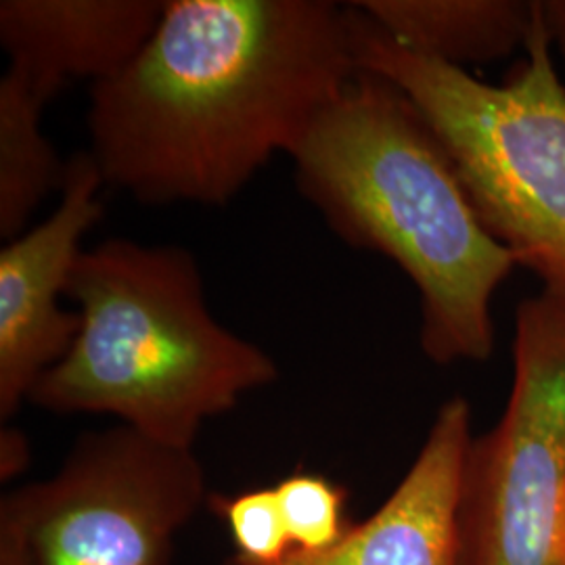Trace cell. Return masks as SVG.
I'll list each match as a JSON object with an SVG mask.
<instances>
[{"instance_id": "8fae6325", "label": "cell", "mask_w": 565, "mask_h": 565, "mask_svg": "<svg viewBox=\"0 0 565 565\" xmlns=\"http://www.w3.org/2000/svg\"><path fill=\"white\" fill-rule=\"evenodd\" d=\"M60 88L9 65L0 78V237L11 242L28 231L41 203L63 189V162L42 130L46 105Z\"/></svg>"}, {"instance_id": "7c38bea8", "label": "cell", "mask_w": 565, "mask_h": 565, "mask_svg": "<svg viewBox=\"0 0 565 565\" xmlns=\"http://www.w3.org/2000/svg\"><path fill=\"white\" fill-rule=\"evenodd\" d=\"M294 551L321 553L348 532L345 488L319 473H291L275 484Z\"/></svg>"}, {"instance_id": "8992f818", "label": "cell", "mask_w": 565, "mask_h": 565, "mask_svg": "<svg viewBox=\"0 0 565 565\" xmlns=\"http://www.w3.org/2000/svg\"><path fill=\"white\" fill-rule=\"evenodd\" d=\"M2 499L34 565H168L210 494L195 450L118 424L82 436L51 478Z\"/></svg>"}, {"instance_id": "5bb4252c", "label": "cell", "mask_w": 565, "mask_h": 565, "mask_svg": "<svg viewBox=\"0 0 565 565\" xmlns=\"http://www.w3.org/2000/svg\"><path fill=\"white\" fill-rule=\"evenodd\" d=\"M0 565H34L20 515L4 499L0 503Z\"/></svg>"}, {"instance_id": "4fadbf2b", "label": "cell", "mask_w": 565, "mask_h": 565, "mask_svg": "<svg viewBox=\"0 0 565 565\" xmlns=\"http://www.w3.org/2000/svg\"><path fill=\"white\" fill-rule=\"evenodd\" d=\"M207 507L228 527L237 555L249 565H275L291 551L275 486L243 490L233 497L210 494Z\"/></svg>"}, {"instance_id": "9c48e42d", "label": "cell", "mask_w": 565, "mask_h": 565, "mask_svg": "<svg viewBox=\"0 0 565 565\" xmlns=\"http://www.w3.org/2000/svg\"><path fill=\"white\" fill-rule=\"evenodd\" d=\"M166 0H2L0 44L9 65L63 86H93L126 70L156 32Z\"/></svg>"}, {"instance_id": "ba28073f", "label": "cell", "mask_w": 565, "mask_h": 565, "mask_svg": "<svg viewBox=\"0 0 565 565\" xmlns=\"http://www.w3.org/2000/svg\"><path fill=\"white\" fill-rule=\"evenodd\" d=\"M471 440V406L457 394L438 408L384 505L363 524L350 525L338 545L321 553L291 551L275 565H461L459 507Z\"/></svg>"}, {"instance_id": "277c9868", "label": "cell", "mask_w": 565, "mask_h": 565, "mask_svg": "<svg viewBox=\"0 0 565 565\" xmlns=\"http://www.w3.org/2000/svg\"><path fill=\"white\" fill-rule=\"evenodd\" d=\"M348 11L356 65L422 111L490 233L565 303V82L541 0L522 61L501 84L419 57L352 2Z\"/></svg>"}, {"instance_id": "7a4b0ae2", "label": "cell", "mask_w": 565, "mask_h": 565, "mask_svg": "<svg viewBox=\"0 0 565 565\" xmlns=\"http://www.w3.org/2000/svg\"><path fill=\"white\" fill-rule=\"evenodd\" d=\"M289 158L300 195L327 226L417 287L425 356L443 366L488 361L492 300L518 264L403 90L359 67Z\"/></svg>"}, {"instance_id": "9a60e30c", "label": "cell", "mask_w": 565, "mask_h": 565, "mask_svg": "<svg viewBox=\"0 0 565 565\" xmlns=\"http://www.w3.org/2000/svg\"><path fill=\"white\" fill-rule=\"evenodd\" d=\"M32 461L28 436L15 425L2 424L0 429V480L11 482L21 476Z\"/></svg>"}, {"instance_id": "3957f363", "label": "cell", "mask_w": 565, "mask_h": 565, "mask_svg": "<svg viewBox=\"0 0 565 565\" xmlns=\"http://www.w3.org/2000/svg\"><path fill=\"white\" fill-rule=\"evenodd\" d=\"M81 331L32 387L55 415H109L160 445L193 450L203 425L275 384L260 345L218 323L195 256L181 245L105 239L67 285Z\"/></svg>"}, {"instance_id": "2e32d148", "label": "cell", "mask_w": 565, "mask_h": 565, "mask_svg": "<svg viewBox=\"0 0 565 565\" xmlns=\"http://www.w3.org/2000/svg\"><path fill=\"white\" fill-rule=\"evenodd\" d=\"M541 11L546 32L553 44V53L559 55L565 78V0H541Z\"/></svg>"}, {"instance_id": "30bf717a", "label": "cell", "mask_w": 565, "mask_h": 565, "mask_svg": "<svg viewBox=\"0 0 565 565\" xmlns=\"http://www.w3.org/2000/svg\"><path fill=\"white\" fill-rule=\"evenodd\" d=\"M406 51L465 70L524 53L536 0H361L352 2Z\"/></svg>"}, {"instance_id": "6da1fadb", "label": "cell", "mask_w": 565, "mask_h": 565, "mask_svg": "<svg viewBox=\"0 0 565 565\" xmlns=\"http://www.w3.org/2000/svg\"><path fill=\"white\" fill-rule=\"evenodd\" d=\"M348 4L166 0L137 60L90 88V156L137 202L224 205L356 76Z\"/></svg>"}, {"instance_id": "5b68a950", "label": "cell", "mask_w": 565, "mask_h": 565, "mask_svg": "<svg viewBox=\"0 0 565 565\" xmlns=\"http://www.w3.org/2000/svg\"><path fill=\"white\" fill-rule=\"evenodd\" d=\"M461 565H565V303H520L501 419L465 461Z\"/></svg>"}, {"instance_id": "52a82bcc", "label": "cell", "mask_w": 565, "mask_h": 565, "mask_svg": "<svg viewBox=\"0 0 565 565\" xmlns=\"http://www.w3.org/2000/svg\"><path fill=\"white\" fill-rule=\"evenodd\" d=\"M102 170L90 151L67 160L60 205L0 249V419L11 422L42 375L81 331L78 310L61 306L84 247L102 221Z\"/></svg>"}, {"instance_id": "e0dca14e", "label": "cell", "mask_w": 565, "mask_h": 565, "mask_svg": "<svg viewBox=\"0 0 565 565\" xmlns=\"http://www.w3.org/2000/svg\"><path fill=\"white\" fill-rule=\"evenodd\" d=\"M224 565H239V562H237V557H233V559H228Z\"/></svg>"}]
</instances>
